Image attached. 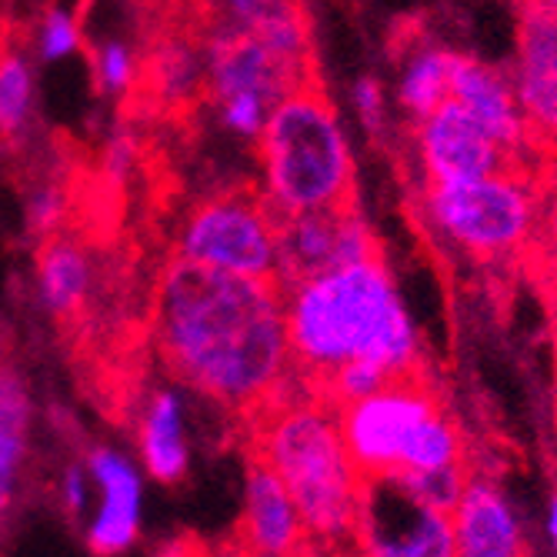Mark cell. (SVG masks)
<instances>
[{"instance_id":"8fae6325","label":"cell","mask_w":557,"mask_h":557,"mask_svg":"<svg viewBox=\"0 0 557 557\" xmlns=\"http://www.w3.org/2000/svg\"><path fill=\"white\" fill-rule=\"evenodd\" d=\"M418 158L428 184L471 181L511 171V154L504 150L461 104L447 97L437 111L418 121Z\"/></svg>"},{"instance_id":"603a6c76","label":"cell","mask_w":557,"mask_h":557,"mask_svg":"<svg viewBox=\"0 0 557 557\" xmlns=\"http://www.w3.org/2000/svg\"><path fill=\"white\" fill-rule=\"evenodd\" d=\"M77 47H81V34H77L74 17H67L64 11H50L44 21V34H40V54L47 61H58Z\"/></svg>"},{"instance_id":"f1b7e54d","label":"cell","mask_w":557,"mask_h":557,"mask_svg":"<svg viewBox=\"0 0 557 557\" xmlns=\"http://www.w3.org/2000/svg\"><path fill=\"white\" fill-rule=\"evenodd\" d=\"M544 528H547V541H550V547L557 554V491L547 500V521H544Z\"/></svg>"},{"instance_id":"5b68a950","label":"cell","mask_w":557,"mask_h":557,"mask_svg":"<svg viewBox=\"0 0 557 557\" xmlns=\"http://www.w3.org/2000/svg\"><path fill=\"white\" fill-rule=\"evenodd\" d=\"M255 140L274 208L318 211L354 200L350 150L324 84L287 94Z\"/></svg>"},{"instance_id":"4316f807","label":"cell","mask_w":557,"mask_h":557,"mask_svg":"<svg viewBox=\"0 0 557 557\" xmlns=\"http://www.w3.org/2000/svg\"><path fill=\"white\" fill-rule=\"evenodd\" d=\"M214 550L218 557H324L321 550H314L311 544H300L294 550H284V554H271V550H258V547H250L247 541H240L234 531L221 541H214Z\"/></svg>"},{"instance_id":"9a60e30c","label":"cell","mask_w":557,"mask_h":557,"mask_svg":"<svg viewBox=\"0 0 557 557\" xmlns=\"http://www.w3.org/2000/svg\"><path fill=\"white\" fill-rule=\"evenodd\" d=\"M447 97L461 104L511 158H518L528 144V124L518 108L511 77L468 54H454Z\"/></svg>"},{"instance_id":"3957f363","label":"cell","mask_w":557,"mask_h":557,"mask_svg":"<svg viewBox=\"0 0 557 557\" xmlns=\"http://www.w3.org/2000/svg\"><path fill=\"white\" fill-rule=\"evenodd\" d=\"M240 447L261 454L290 494L304 537L324 557H347L354 528V474L331 408L287 381L237 421Z\"/></svg>"},{"instance_id":"ac0fdd59","label":"cell","mask_w":557,"mask_h":557,"mask_svg":"<svg viewBox=\"0 0 557 557\" xmlns=\"http://www.w3.org/2000/svg\"><path fill=\"white\" fill-rule=\"evenodd\" d=\"M37 287L64 327H84V308L90 297V261L84 247L64 234H47L37 247Z\"/></svg>"},{"instance_id":"d4e9b609","label":"cell","mask_w":557,"mask_h":557,"mask_svg":"<svg viewBox=\"0 0 557 557\" xmlns=\"http://www.w3.org/2000/svg\"><path fill=\"white\" fill-rule=\"evenodd\" d=\"M100 84L108 90H127L134 87V61L124 44H108L100 50Z\"/></svg>"},{"instance_id":"5bb4252c","label":"cell","mask_w":557,"mask_h":557,"mask_svg":"<svg viewBox=\"0 0 557 557\" xmlns=\"http://www.w3.org/2000/svg\"><path fill=\"white\" fill-rule=\"evenodd\" d=\"M454 557H528L524 524L494 481L471 474L450 511Z\"/></svg>"},{"instance_id":"1f68e13d","label":"cell","mask_w":557,"mask_h":557,"mask_svg":"<svg viewBox=\"0 0 557 557\" xmlns=\"http://www.w3.org/2000/svg\"><path fill=\"white\" fill-rule=\"evenodd\" d=\"M547 287H550V300H554V308H557V268L550 271V277H547Z\"/></svg>"},{"instance_id":"e0dca14e","label":"cell","mask_w":557,"mask_h":557,"mask_svg":"<svg viewBox=\"0 0 557 557\" xmlns=\"http://www.w3.org/2000/svg\"><path fill=\"white\" fill-rule=\"evenodd\" d=\"M90 474L100 487L97 515L87 528V547L97 557L121 554L140 531V481L134 468L114 450H90Z\"/></svg>"},{"instance_id":"7402d4cb","label":"cell","mask_w":557,"mask_h":557,"mask_svg":"<svg viewBox=\"0 0 557 557\" xmlns=\"http://www.w3.org/2000/svg\"><path fill=\"white\" fill-rule=\"evenodd\" d=\"M30 67L21 54V47H14L11 30L0 34V134L14 137L27 124L30 114Z\"/></svg>"},{"instance_id":"7c38bea8","label":"cell","mask_w":557,"mask_h":557,"mask_svg":"<svg viewBox=\"0 0 557 557\" xmlns=\"http://www.w3.org/2000/svg\"><path fill=\"white\" fill-rule=\"evenodd\" d=\"M190 37H264L294 58H314L311 21L300 0H187Z\"/></svg>"},{"instance_id":"83f0119b","label":"cell","mask_w":557,"mask_h":557,"mask_svg":"<svg viewBox=\"0 0 557 557\" xmlns=\"http://www.w3.org/2000/svg\"><path fill=\"white\" fill-rule=\"evenodd\" d=\"M537 240H541V255H544V264L554 271L557 268V197L547 205V211L541 214V224H537Z\"/></svg>"},{"instance_id":"2e32d148","label":"cell","mask_w":557,"mask_h":557,"mask_svg":"<svg viewBox=\"0 0 557 557\" xmlns=\"http://www.w3.org/2000/svg\"><path fill=\"white\" fill-rule=\"evenodd\" d=\"M244 450V471H247V487H244V511L234 528L240 541H247L258 550L284 554L300 544H308L297 518V508L290 494L284 491L281 478L271 471V465L255 450Z\"/></svg>"},{"instance_id":"8992f818","label":"cell","mask_w":557,"mask_h":557,"mask_svg":"<svg viewBox=\"0 0 557 557\" xmlns=\"http://www.w3.org/2000/svg\"><path fill=\"white\" fill-rule=\"evenodd\" d=\"M424 218L447 244L478 261L511 258L528 247L541 224L534 187L515 171L471 181L428 184Z\"/></svg>"},{"instance_id":"4dcf8cb0","label":"cell","mask_w":557,"mask_h":557,"mask_svg":"<svg viewBox=\"0 0 557 557\" xmlns=\"http://www.w3.org/2000/svg\"><path fill=\"white\" fill-rule=\"evenodd\" d=\"M550 358H554V374H557V308L550 314Z\"/></svg>"},{"instance_id":"d6a6232c","label":"cell","mask_w":557,"mask_h":557,"mask_svg":"<svg viewBox=\"0 0 557 557\" xmlns=\"http://www.w3.org/2000/svg\"><path fill=\"white\" fill-rule=\"evenodd\" d=\"M550 428H554V444H557V397H554V411H550Z\"/></svg>"},{"instance_id":"cb8c5ba5","label":"cell","mask_w":557,"mask_h":557,"mask_svg":"<svg viewBox=\"0 0 557 557\" xmlns=\"http://www.w3.org/2000/svg\"><path fill=\"white\" fill-rule=\"evenodd\" d=\"M64 214H67L64 190H61V187H44V190L30 200V231H34L37 237L58 234Z\"/></svg>"},{"instance_id":"44dd1931","label":"cell","mask_w":557,"mask_h":557,"mask_svg":"<svg viewBox=\"0 0 557 557\" xmlns=\"http://www.w3.org/2000/svg\"><path fill=\"white\" fill-rule=\"evenodd\" d=\"M450 61H454V50H447L441 44H421V47L408 50V61L400 67L397 97H400V108L414 121H424L431 111H437L447 100Z\"/></svg>"},{"instance_id":"f546056e","label":"cell","mask_w":557,"mask_h":557,"mask_svg":"<svg viewBox=\"0 0 557 557\" xmlns=\"http://www.w3.org/2000/svg\"><path fill=\"white\" fill-rule=\"evenodd\" d=\"M521 4L537 8V11H547V14H554V17H557V0H521Z\"/></svg>"},{"instance_id":"277c9868","label":"cell","mask_w":557,"mask_h":557,"mask_svg":"<svg viewBox=\"0 0 557 557\" xmlns=\"http://www.w3.org/2000/svg\"><path fill=\"white\" fill-rule=\"evenodd\" d=\"M354 474H431L465 468V434L431 374L414 371L334 408Z\"/></svg>"},{"instance_id":"30bf717a","label":"cell","mask_w":557,"mask_h":557,"mask_svg":"<svg viewBox=\"0 0 557 557\" xmlns=\"http://www.w3.org/2000/svg\"><path fill=\"white\" fill-rule=\"evenodd\" d=\"M264 211L271 224L281 290L381 255L374 234L358 211V200L318 211H281L264 194Z\"/></svg>"},{"instance_id":"ffe728a7","label":"cell","mask_w":557,"mask_h":557,"mask_svg":"<svg viewBox=\"0 0 557 557\" xmlns=\"http://www.w3.org/2000/svg\"><path fill=\"white\" fill-rule=\"evenodd\" d=\"M137 441H140V458H144L147 471L161 484H177L184 478L187 441H184L181 408H177L174 394H168V391L154 394L150 408L140 418Z\"/></svg>"},{"instance_id":"9c48e42d","label":"cell","mask_w":557,"mask_h":557,"mask_svg":"<svg viewBox=\"0 0 557 557\" xmlns=\"http://www.w3.org/2000/svg\"><path fill=\"white\" fill-rule=\"evenodd\" d=\"M174 258L244 277H277L264 190L244 184L197 200L181 227Z\"/></svg>"},{"instance_id":"ba28073f","label":"cell","mask_w":557,"mask_h":557,"mask_svg":"<svg viewBox=\"0 0 557 557\" xmlns=\"http://www.w3.org/2000/svg\"><path fill=\"white\" fill-rule=\"evenodd\" d=\"M347 557H454L450 515L404 474H358Z\"/></svg>"},{"instance_id":"484cf974","label":"cell","mask_w":557,"mask_h":557,"mask_svg":"<svg viewBox=\"0 0 557 557\" xmlns=\"http://www.w3.org/2000/svg\"><path fill=\"white\" fill-rule=\"evenodd\" d=\"M354 104H358L361 124L371 134H381V127H384V90L374 77L358 81V87H354Z\"/></svg>"},{"instance_id":"6da1fadb","label":"cell","mask_w":557,"mask_h":557,"mask_svg":"<svg viewBox=\"0 0 557 557\" xmlns=\"http://www.w3.org/2000/svg\"><path fill=\"white\" fill-rule=\"evenodd\" d=\"M150 334L164 368L234 421L287 381L277 277H244L171 258L150 300Z\"/></svg>"},{"instance_id":"4fadbf2b","label":"cell","mask_w":557,"mask_h":557,"mask_svg":"<svg viewBox=\"0 0 557 557\" xmlns=\"http://www.w3.org/2000/svg\"><path fill=\"white\" fill-rule=\"evenodd\" d=\"M511 87L528 131L557 137V17L521 4Z\"/></svg>"},{"instance_id":"d6986e66","label":"cell","mask_w":557,"mask_h":557,"mask_svg":"<svg viewBox=\"0 0 557 557\" xmlns=\"http://www.w3.org/2000/svg\"><path fill=\"white\" fill-rule=\"evenodd\" d=\"M30 400L21 374L0 358V521L11 511V500L27 458Z\"/></svg>"},{"instance_id":"52a82bcc","label":"cell","mask_w":557,"mask_h":557,"mask_svg":"<svg viewBox=\"0 0 557 557\" xmlns=\"http://www.w3.org/2000/svg\"><path fill=\"white\" fill-rule=\"evenodd\" d=\"M208 97L224 124L258 137L281 100L308 84H321L318 58H294L264 37H224L205 44Z\"/></svg>"},{"instance_id":"7a4b0ae2","label":"cell","mask_w":557,"mask_h":557,"mask_svg":"<svg viewBox=\"0 0 557 557\" xmlns=\"http://www.w3.org/2000/svg\"><path fill=\"white\" fill-rule=\"evenodd\" d=\"M284 331L287 371L300 391L354 361L387 377L424 371L418 327L381 255L284 290Z\"/></svg>"}]
</instances>
